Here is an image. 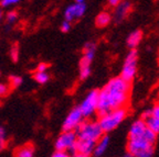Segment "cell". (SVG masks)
<instances>
[{
    "instance_id": "cell-20",
    "label": "cell",
    "mask_w": 159,
    "mask_h": 157,
    "mask_svg": "<svg viewBox=\"0 0 159 157\" xmlns=\"http://www.w3.org/2000/svg\"><path fill=\"white\" fill-rule=\"evenodd\" d=\"M10 56H11V59H12L13 62H17L18 58H19V47H18L17 44H15L12 47H11Z\"/></svg>"
},
{
    "instance_id": "cell-17",
    "label": "cell",
    "mask_w": 159,
    "mask_h": 157,
    "mask_svg": "<svg viewBox=\"0 0 159 157\" xmlns=\"http://www.w3.org/2000/svg\"><path fill=\"white\" fill-rule=\"evenodd\" d=\"M34 147L32 144H25L16 151V157H33Z\"/></svg>"
},
{
    "instance_id": "cell-30",
    "label": "cell",
    "mask_w": 159,
    "mask_h": 157,
    "mask_svg": "<svg viewBox=\"0 0 159 157\" xmlns=\"http://www.w3.org/2000/svg\"><path fill=\"white\" fill-rule=\"evenodd\" d=\"M73 157H87V156H84V155H81V154H74Z\"/></svg>"
},
{
    "instance_id": "cell-2",
    "label": "cell",
    "mask_w": 159,
    "mask_h": 157,
    "mask_svg": "<svg viewBox=\"0 0 159 157\" xmlns=\"http://www.w3.org/2000/svg\"><path fill=\"white\" fill-rule=\"evenodd\" d=\"M126 116L127 111L125 108L116 109V110L109 111V112L101 116L99 121H97V122L102 129L103 133H108L116 130L119 125L122 124L123 121L126 119Z\"/></svg>"
},
{
    "instance_id": "cell-29",
    "label": "cell",
    "mask_w": 159,
    "mask_h": 157,
    "mask_svg": "<svg viewBox=\"0 0 159 157\" xmlns=\"http://www.w3.org/2000/svg\"><path fill=\"white\" fill-rule=\"evenodd\" d=\"M119 2H120L119 0H108V2H107V5L111 6V7H117Z\"/></svg>"
},
{
    "instance_id": "cell-7",
    "label": "cell",
    "mask_w": 159,
    "mask_h": 157,
    "mask_svg": "<svg viewBox=\"0 0 159 157\" xmlns=\"http://www.w3.org/2000/svg\"><path fill=\"white\" fill-rule=\"evenodd\" d=\"M76 133L75 132H63L55 141V148L57 152H64L67 154H75V145H76Z\"/></svg>"
},
{
    "instance_id": "cell-11",
    "label": "cell",
    "mask_w": 159,
    "mask_h": 157,
    "mask_svg": "<svg viewBox=\"0 0 159 157\" xmlns=\"http://www.w3.org/2000/svg\"><path fill=\"white\" fill-rule=\"evenodd\" d=\"M85 11H86V2H85L84 0H76L75 2H73L72 5H70L65 9L64 11L65 21L71 23L74 20L82 18L84 15Z\"/></svg>"
},
{
    "instance_id": "cell-6",
    "label": "cell",
    "mask_w": 159,
    "mask_h": 157,
    "mask_svg": "<svg viewBox=\"0 0 159 157\" xmlns=\"http://www.w3.org/2000/svg\"><path fill=\"white\" fill-rule=\"evenodd\" d=\"M96 45L94 43L85 44L83 49V57L80 61V78L84 80L91 75V64L95 56Z\"/></svg>"
},
{
    "instance_id": "cell-5",
    "label": "cell",
    "mask_w": 159,
    "mask_h": 157,
    "mask_svg": "<svg viewBox=\"0 0 159 157\" xmlns=\"http://www.w3.org/2000/svg\"><path fill=\"white\" fill-rule=\"evenodd\" d=\"M137 64H138V52L136 49H130L125 57L119 77L126 83H130L132 80H134L137 74Z\"/></svg>"
},
{
    "instance_id": "cell-22",
    "label": "cell",
    "mask_w": 159,
    "mask_h": 157,
    "mask_svg": "<svg viewBox=\"0 0 159 157\" xmlns=\"http://www.w3.org/2000/svg\"><path fill=\"white\" fill-rule=\"evenodd\" d=\"M10 91V87L6 83H0V98L8 96V93Z\"/></svg>"
},
{
    "instance_id": "cell-25",
    "label": "cell",
    "mask_w": 159,
    "mask_h": 157,
    "mask_svg": "<svg viewBox=\"0 0 159 157\" xmlns=\"http://www.w3.org/2000/svg\"><path fill=\"white\" fill-rule=\"evenodd\" d=\"M18 19V12L17 11H10V12H8L7 15V21L10 23L15 22L16 20Z\"/></svg>"
},
{
    "instance_id": "cell-15",
    "label": "cell",
    "mask_w": 159,
    "mask_h": 157,
    "mask_svg": "<svg viewBox=\"0 0 159 157\" xmlns=\"http://www.w3.org/2000/svg\"><path fill=\"white\" fill-rule=\"evenodd\" d=\"M143 39V32L140 30H135L127 37V46L130 49H136V47L140 44Z\"/></svg>"
},
{
    "instance_id": "cell-1",
    "label": "cell",
    "mask_w": 159,
    "mask_h": 157,
    "mask_svg": "<svg viewBox=\"0 0 159 157\" xmlns=\"http://www.w3.org/2000/svg\"><path fill=\"white\" fill-rule=\"evenodd\" d=\"M130 85L120 77H114L98 91L97 112L103 116L109 111L122 109L128 102Z\"/></svg>"
},
{
    "instance_id": "cell-31",
    "label": "cell",
    "mask_w": 159,
    "mask_h": 157,
    "mask_svg": "<svg viewBox=\"0 0 159 157\" xmlns=\"http://www.w3.org/2000/svg\"><path fill=\"white\" fill-rule=\"evenodd\" d=\"M123 157H134V156H133V155H130V154H128V153H127V154H125Z\"/></svg>"
},
{
    "instance_id": "cell-4",
    "label": "cell",
    "mask_w": 159,
    "mask_h": 157,
    "mask_svg": "<svg viewBox=\"0 0 159 157\" xmlns=\"http://www.w3.org/2000/svg\"><path fill=\"white\" fill-rule=\"evenodd\" d=\"M75 133L80 140H85L93 143H96L104 135L97 121H84L75 131Z\"/></svg>"
},
{
    "instance_id": "cell-12",
    "label": "cell",
    "mask_w": 159,
    "mask_h": 157,
    "mask_svg": "<svg viewBox=\"0 0 159 157\" xmlns=\"http://www.w3.org/2000/svg\"><path fill=\"white\" fill-rule=\"evenodd\" d=\"M132 8V3L129 1H120L117 7H115V12H114V19L116 22H120L125 18L127 17L128 12L130 11Z\"/></svg>"
},
{
    "instance_id": "cell-8",
    "label": "cell",
    "mask_w": 159,
    "mask_h": 157,
    "mask_svg": "<svg viewBox=\"0 0 159 157\" xmlns=\"http://www.w3.org/2000/svg\"><path fill=\"white\" fill-rule=\"evenodd\" d=\"M129 138H146V140L150 141V142L155 144L157 135L147 128L144 121L139 119V120L135 121L132 124V126H130V129H129L128 140Z\"/></svg>"
},
{
    "instance_id": "cell-19",
    "label": "cell",
    "mask_w": 159,
    "mask_h": 157,
    "mask_svg": "<svg viewBox=\"0 0 159 157\" xmlns=\"http://www.w3.org/2000/svg\"><path fill=\"white\" fill-rule=\"evenodd\" d=\"M49 78H50V76L47 71H45V73H39V71H37L34 74V80L39 83H45L49 80Z\"/></svg>"
},
{
    "instance_id": "cell-16",
    "label": "cell",
    "mask_w": 159,
    "mask_h": 157,
    "mask_svg": "<svg viewBox=\"0 0 159 157\" xmlns=\"http://www.w3.org/2000/svg\"><path fill=\"white\" fill-rule=\"evenodd\" d=\"M111 21H112V15L107 11H103L96 15L95 24L97 28H105L111 23Z\"/></svg>"
},
{
    "instance_id": "cell-28",
    "label": "cell",
    "mask_w": 159,
    "mask_h": 157,
    "mask_svg": "<svg viewBox=\"0 0 159 157\" xmlns=\"http://www.w3.org/2000/svg\"><path fill=\"white\" fill-rule=\"evenodd\" d=\"M51 157H72L70 154H67V153H64V152H55L54 154L52 155Z\"/></svg>"
},
{
    "instance_id": "cell-24",
    "label": "cell",
    "mask_w": 159,
    "mask_h": 157,
    "mask_svg": "<svg viewBox=\"0 0 159 157\" xmlns=\"http://www.w3.org/2000/svg\"><path fill=\"white\" fill-rule=\"evenodd\" d=\"M17 3H19L18 0H2V1H0V6L2 8L11 7V6H15Z\"/></svg>"
},
{
    "instance_id": "cell-10",
    "label": "cell",
    "mask_w": 159,
    "mask_h": 157,
    "mask_svg": "<svg viewBox=\"0 0 159 157\" xmlns=\"http://www.w3.org/2000/svg\"><path fill=\"white\" fill-rule=\"evenodd\" d=\"M84 122V117L79 108H74L67 114L63 123V132H75L79 126Z\"/></svg>"
},
{
    "instance_id": "cell-18",
    "label": "cell",
    "mask_w": 159,
    "mask_h": 157,
    "mask_svg": "<svg viewBox=\"0 0 159 157\" xmlns=\"http://www.w3.org/2000/svg\"><path fill=\"white\" fill-rule=\"evenodd\" d=\"M21 83H22V78L20 76H15V75H13V76L9 77V85H8V86L10 87V89L18 88Z\"/></svg>"
},
{
    "instance_id": "cell-3",
    "label": "cell",
    "mask_w": 159,
    "mask_h": 157,
    "mask_svg": "<svg viewBox=\"0 0 159 157\" xmlns=\"http://www.w3.org/2000/svg\"><path fill=\"white\" fill-rule=\"evenodd\" d=\"M127 152L134 157H152L155 144L146 138H129L127 142Z\"/></svg>"
},
{
    "instance_id": "cell-32",
    "label": "cell",
    "mask_w": 159,
    "mask_h": 157,
    "mask_svg": "<svg viewBox=\"0 0 159 157\" xmlns=\"http://www.w3.org/2000/svg\"><path fill=\"white\" fill-rule=\"evenodd\" d=\"M1 18H2V12H1V10H0V20H1Z\"/></svg>"
},
{
    "instance_id": "cell-9",
    "label": "cell",
    "mask_w": 159,
    "mask_h": 157,
    "mask_svg": "<svg viewBox=\"0 0 159 157\" xmlns=\"http://www.w3.org/2000/svg\"><path fill=\"white\" fill-rule=\"evenodd\" d=\"M97 104H98V90H91L77 108L80 109L84 118H89L95 112H97Z\"/></svg>"
},
{
    "instance_id": "cell-13",
    "label": "cell",
    "mask_w": 159,
    "mask_h": 157,
    "mask_svg": "<svg viewBox=\"0 0 159 157\" xmlns=\"http://www.w3.org/2000/svg\"><path fill=\"white\" fill-rule=\"evenodd\" d=\"M142 121H144V123L146 124V126L152 131V133L155 134H158L159 133V120L157 119H154L152 116H150V111L147 110L145 111L144 113L142 114Z\"/></svg>"
},
{
    "instance_id": "cell-27",
    "label": "cell",
    "mask_w": 159,
    "mask_h": 157,
    "mask_svg": "<svg viewBox=\"0 0 159 157\" xmlns=\"http://www.w3.org/2000/svg\"><path fill=\"white\" fill-rule=\"evenodd\" d=\"M47 69H48V65L45 63H41V64L38 65L37 71H39V73H45Z\"/></svg>"
},
{
    "instance_id": "cell-14",
    "label": "cell",
    "mask_w": 159,
    "mask_h": 157,
    "mask_svg": "<svg viewBox=\"0 0 159 157\" xmlns=\"http://www.w3.org/2000/svg\"><path fill=\"white\" fill-rule=\"evenodd\" d=\"M108 145H109V138L107 135H103L102 138L96 142V144H95L93 154L96 157L102 156V155L106 152L107 148H108Z\"/></svg>"
},
{
    "instance_id": "cell-23",
    "label": "cell",
    "mask_w": 159,
    "mask_h": 157,
    "mask_svg": "<svg viewBox=\"0 0 159 157\" xmlns=\"http://www.w3.org/2000/svg\"><path fill=\"white\" fill-rule=\"evenodd\" d=\"M149 111H150V116H152V118L159 120V102H157Z\"/></svg>"
},
{
    "instance_id": "cell-21",
    "label": "cell",
    "mask_w": 159,
    "mask_h": 157,
    "mask_svg": "<svg viewBox=\"0 0 159 157\" xmlns=\"http://www.w3.org/2000/svg\"><path fill=\"white\" fill-rule=\"evenodd\" d=\"M6 146V131L0 126V150H3Z\"/></svg>"
},
{
    "instance_id": "cell-26",
    "label": "cell",
    "mask_w": 159,
    "mask_h": 157,
    "mask_svg": "<svg viewBox=\"0 0 159 157\" xmlns=\"http://www.w3.org/2000/svg\"><path fill=\"white\" fill-rule=\"evenodd\" d=\"M70 30H71V23L67 22V21H64V22L61 24V31L66 33V32H69Z\"/></svg>"
}]
</instances>
